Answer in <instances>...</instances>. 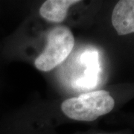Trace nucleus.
Masks as SVG:
<instances>
[{"label": "nucleus", "instance_id": "obj_1", "mask_svg": "<svg viewBox=\"0 0 134 134\" xmlns=\"http://www.w3.org/2000/svg\"><path fill=\"white\" fill-rule=\"evenodd\" d=\"M114 107L115 100L109 92L97 90L66 99L60 108L70 119L91 122L110 113Z\"/></svg>", "mask_w": 134, "mask_h": 134}, {"label": "nucleus", "instance_id": "obj_2", "mask_svg": "<svg viewBox=\"0 0 134 134\" xmlns=\"http://www.w3.org/2000/svg\"><path fill=\"white\" fill-rule=\"evenodd\" d=\"M75 39L68 27L59 25L50 30L46 46L34 60L35 67L41 72H49L63 63L72 52Z\"/></svg>", "mask_w": 134, "mask_h": 134}, {"label": "nucleus", "instance_id": "obj_3", "mask_svg": "<svg viewBox=\"0 0 134 134\" xmlns=\"http://www.w3.org/2000/svg\"><path fill=\"white\" fill-rule=\"evenodd\" d=\"M111 21L119 35L134 33V0H121L115 5Z\"/></svg>", "mask_w": 134, "mask_h": 134}, {"label": "nucleus", "instance_id": "obj_4", "mask_svg": "<svg viewBox=\"0 0 134 134\" xmlns=\"http://www.w3.org/2000/svg\"><path fill=\"white\" fill-rule=\"evenodd\" d=\"M80 2L79 0H48L41 5L39 13L45 20L60 23L66 19L69 8Z\"/></svg>", "mask_w": 134, "mask_h": 134}, {"label": "nucleus", "instance_id": "obj_5", "mask_svg": "<svg viewBox=\"0 0 134 134\" xmlns=\"http://www.w3.org/2000/svg\"><path fill=\"white\" fill-rule=\"evenodd\" d=\"M82 64L86 67L83 75L75 81V86L82 90L93 88L96 84L98 73V53L96 51L86 50L81 56Z\"/></svg>", "mask_w": 134, "mask_h": 134}, {"label": "nucleus", "instance_id": "obj_6", "mask_svg": "<svg viewBox=\"0 0 134 134\" xmlns=\"http://www.w3.org/2000/svg\"><path fill=\"white\" fill-rule=\"evenodd\" d=\"M95 134H118V133H97Z\"/></svg>", "mask_w": 134, "mask_h": 134}]
</instances>
